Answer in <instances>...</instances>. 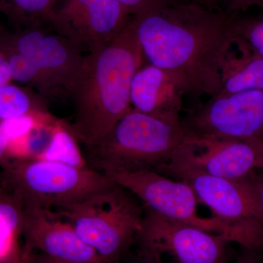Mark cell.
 I'll list each match as a JSON object with an SVG mask.
<instances>
[{
	"label": "cell",
	"instance_id": "obj_15",
	"mask_svg": "<svg viewBox=\"0 0 263 263\" xmlns=\"http://www.w3.org/2000/svg\"><path fill=\"white\" fill-rule=\"evenodd\" d=\"M220 76L219 95L263 90V57L238 35L224 57Z\"/></svg>",
	"mask_w": 263,
	"mask_h": 263
},
{
	"label": "cell",
	"instance_id": "obj_29",
	"mask_svg": "<svg viewBox=\"0 0 263 263\" xmlns=\"http://www.w3.org/2000/svg\"><path fill=\"white\" fill-rule=\"evenodd\" d=\"M31 254L32 253H29V252L24 251V255L21 258L7 263H32V259H31Z\"/></svg>",
	"mask_w": 263,
	"mask_h": 263
},
{
	"label": "cell",
	"instance_id": "obj_26",
	"mask_svg": "<svg viewBox=\"0 0 263 263\" xmlns=\"http://www.w3.org/2000/svg\"><path fill=\"white\" fill-rule=\"evenodd\" d=\"M259 254H260L245 250V254L238 257L233 263H263Z\"/></svg>",
	"mask_w": 263,
	"mask_h": 263
},
{
	"label": "cell",
	"instance_id": "obj_21",
	"mask_svg": "<svg viewBox=\"0 0 263 263\" xmlns=\"http://www.w3.org/2000/svg\"><path fill=\"white\" fill-rule=\"evenodd\" d=\"M263 209V170H254L241 179Z\"/></svg>",
	"mask_w": 263,
	"mask_h": 263
},
{
	"label": "cell",
	"instance_id": "obj_25",
	"mask_svg": "<svg viewBox=\"0 0 263 263\" xmlns=\"http://www.w3.org/2000/svg\"><path fill=\"white\" fill-rule=\"evenodd\" d=\"M8 136L0 126V167L10 160L8 154Z\"/></svg>",
	"mask_w": 263,
	"mask_h": 263
},
{
	"label": "cell",
	"instance_id": "obj_8",
	"mask_svg": "<svg viewBox=\"0 0 263 263\" xmlns=\"http://www.w3.org/2000/svg\"><path fill=\"white\" fill-rule=\"evenodd\" d=\"M143 210L137 236L138 250L154 254L164 263H231L232 242L224 235Z\"/></svg>",
	"mask_w": 263,
	"mask_h": 263
},
{
	"label": "cell",
	"instance_id": "obj_1",
	"mask_svg": "<svg viewBox=\"0 0 263 263\" xmlns=\"http://www.w3.org/2000/svg\"><path fill=\"white\" fill-rule=\"evenodd\" d=\"M238 15L195 0H164L132 24L144 60L181 76L197 100L220 93L221 65L238 36Z\"/></svg>",
	"mask_w": 263,
	"mask_h": 263
},
{
	"label": "cell",
	"instance_id": "obj_9",
	"mask_svg": "<svg viewBox=\"0 0 263 263\" xmlns=\"http://www.w3.org/2000/svg\"><path fill=\"white\" fill-rule=\"evenodd\" d=\"M263 170V142L200 138L188 139L175 152L160 174H199L230 180L243 179Z\"/></svg>",
	"mask_w": 263,
	"mask_h": 263
},
{
	"label": "cell",
	"instance_id": "obj_14",
	"mask_svg": "<svg viewBox=\"0 0 263 263\" xmlns=\"http://www.w3.org/2000/svg\"><path fill=\"white\" fill-rule=\"evenodd\" d=\"M184 96H189V88L181 76L150 64L142 66L132 81L133 108L168 122L181 121Z\"/></svg>",
	"mask_w": 263,
	"mask_h": 263
},
{
	"label": "cell",
	"instance_id": "obj_5",
	"mask_svg": "<svg viewBox=\"0 0 263 263\" xmlns=\"http://www.w3.org/2000/svg\"><path fill=\"white\" fill-rule=\"evenodd\" d=\"M106 263L128 257L143 222L139 199L114 182L79 201L53 209Z\"/></svg>",
	"mask_w": 263,
	"mask_h": 263
},
{
	"label": "cell",
	"instance_id": "obj_4",
	"mask_svg": "<svg viewBox=\"0 0 263 263\" xmlns=\"http://www.w3.org/2000/svg\"><path fill=\"white\" fill-rule=\"evenodd\" d=\"M181 121L171 122L133 108L103 139L84 148L86 165L108 175L156 171L188 139Z\"/></svg>",
	"mask_w": 263,
	"mask_h": 263
},
{
	"label": "cell",
	"instance_id": "obj_24",
	"mask_svg": "<svg viewBox=\"0 0 263 263\" xmlns=\"http://www.w3.org/2000/svg\"><path fill=\"white\" fill-rule=\"evenodd\" d=\"M127 263H164L162 259L154 254L142 252L137 249L136 254Z\"/></svg>",
	"mask_w": 263,
	"mask_h": 263
},
{
	"label": "cell",
	"instance_id": "obj_18",
	"mask_svg": "<svg viewBox=\"0 0 263 263\" xmlns=\"http://www.w3.org/2000/svg\"><path fill=\"white\" fill-rule=\"evenodd\" d=\"M32 90L12 84L0 87V121L46 112Z\"/></svg>",
	"mask_w": 263,
	"mask_h": 263
},
{
	"label": "cell",
	"instance_id": "obj_30",
	"mask_svg": "<svg viewBox=\"0 0 263 263\" xmlns=\"http://www.w3.org/2000/svg\"><path fill=\"white\" fill-rule=\"evenodd\" d=\"M3 33H4V30H3V27H2V24L0 23V38L3 36Z\"/></svg>",
	"mask_w": 263,
	"mask_h": 263
},
{
	"label": "cell",
	"instance_id": "obj_20",
	"mask_svg": "<svg viewBox=\"0 0 263 263\" xmlns=\"http://www.w3.org/2000/svg\"><path fill=\"white\" fill-rule=\"evenodd\" d=\"M131 16L143 14L160 5L164 0H117Z\"/></svg>",
	"mask_w": 263,
	"mask_h": 263
},
{
	"label": "cell",
	"instance_id": "obj_3",
	"mask_svg": "<svg viewBox=\"0 0 263 263\" xmlns=\"http://www.w3.org/2000/svg\"><path fill=\"white\" fill-rule=\"evenodd\" d=\"M0 52L9 64L13 81L26 85L45 103L70 100L86 56L48 27L4 32Z\"/></svg>",
	"mask_w": 263,
	"mask_h": 263
},
{
	"label": "cell",
	"instance_id": "obj_23",
	"mask_svg": "<svg viewBox=\"0 0 263 263\" xmlns=\"http://www.w3.org/2000/svg\"><path fill=\"white\" fill-rule=\"evenodd\" d=\"M13 81L9 64L4 55L0 52V87L12 84Z\"/></svg>",
	"mask_w": 263,
	"mask_h": 263
},
{
	"label": "cell",
	"instance_id": "obj_28",
	"mask_svg": "<svg viewBox=\"0 0 263 263\" xmlns=\"http://www.w3.org/2000/svg\"><path fill=\"white\" fill-rule=\"evenodd\" d=\"M195 1H197V3H201L202 5H208V6L223 9L222 5L224 0H195Z\"/></svg>",
	"mask_w": 263,
	"mask_h": 263
},
{
	"label": "cell",
	"instance_id": "obj_7",
	"mask_svg": "<svg viewBox=\"0 0 263 263\" xmlns=\"http://www.w3.org/2000/svg\"><path fill=\"white\" fill-rule=\"evenodd\" d=\"M174 178L187 183L197 201L209 207L214 217L228 227L233 243L249 252L262 253L263 209L241 179L199 174H183Z\"/></svg>",
	"mask_w": 263,
	"mask_h": 263
},
{
	"label": "cell",
	"instance_id": "obj_2",
	"mask_svg": "<svg viewBox=\"0 0 263 263\" xmlns=\"http://www.w3.org/2000/svg\"><path fill=\"white\" fill-rule=\"evenodd\" d=\"M143 60L132 18L110 42L86 53L69 100L73 119L67 127L84 148L103 139L133 108L131 83Z\"/></svg>",
	"mask_w": 263,
	"mask_h": 263
},
{
	"label": "cell",
	"instance_id": "obj_17",
	"mask_svg": "<svg viewBox=\"0 0 263 263\" xmlns=\"http://www.w3.org/2000/svg\"><path fill=\"white\" fill-rule=\"evenodd\" d=\"M57 0H0L3 13L17 29L48 27Z\"/></svg>",
	"mask_w": 263,
	"mask_h": 263
},
{
	"label": "cell",
	"instance_id": "obj_11",
	"mask_svg": "<svg viewBox=\"0 0 263 263\" xmlns=\"http://www.w3.org/2000/svg\"><path fill=\"white\" fill-rule=\"evenodd\" d=\"M106 176L136 195L143 209L209 233L224 235L232 242L230 230L222 221L216 217L204 219L199 216L196 195L187 183L169 179L156 171L115 173Z\"/></svg>",
	"mask_w": 263,
	"mask_h": 263
},
{
	"label": "cell",
	"instance_id": "obj_22",
	"mask_svg": "<svg viewBox=\"0 0 263 263\" xmlns=\"http://www.w3.org/2000/svg\"><path fill=\"white\" fill-rule=\"evenodd\" d=\"M252 6H258L262 9L263 0H224L222 8L233 15H239L240 11H245Z\"/></svg>",
	"mask_w": 263,
	"mask_h": 263
},
{
	"label": "cell",
	"instance_id": "obj_27",
	"mask_svg": "<svg viewBox=\"0 0 263 263\" xmlns=\"http://www.w3.org/2000/svg\"><path fill=\"white\" fill-rule=\"evenodd\" d=\"M31 259H32V263H71L50 258V257L43 255L42 254H38L37 255H32L31 254Z\"/></svg>",
	"mask_w": 263,
	"mask_h": 263
},
{
	"label": "cell",
	"instance_id": "obj_10",
	"mask_svg": "<svg viewBox=\"0 0 263 263\" xmlns=\"http://www.w3.org/2000/svg\"><path fill=\"white\" fill-rule=\"evenodd\" d=\"M181 123L195 137L263 142V90L212 97L187 110Z\"/></svg>",
	"mask_w": 263,
	"mask_h": 263
},
{
	"label": "cell",
	"instance_id": "obj_12",
	"mask_svg": "<svg viewBox=\"0 0 263 263\" xmlns=\"http://www.w3.org/2000/svg\"><path fill=\"white\" fill-rule=\"evenodd\" d=\"M132 17L117 0H57L48 28L88 53L110 42Z\"/></svg>",
	"mask_w": 263,
	"mask_h": 263
},
{
	"label": "cell",
	"instance_id": "obj_19",
	"mask_svg": "<svg viewBox=\"0 0 263 263\" xmlns=\"http://www.w3.org/2000/svg\"><path fill=\"white\" fill-rule=\"evenodd\" d=\"M235 27L237 34L263 57V13L259 16L249 18L238 15L235 19Z\"/></svg>",
	"mask_w": 263,
	"mask_h": 263
},
{
	"label": "cell",
	"instance_id": "obj_6",
	"mask_svg": "<svg viewBox=\"0 0 263 263\" xmlns=\"http://www.w3.org/2000/svg\"><path fill=\"white\" fill-rule=\"evenodd\" d=\"M0 168V184L24 206L59 209L114 183L88 166L43 159H10Z\"/></svg>",
	"mask_w": 263,
	"mask_h": 263
},
{
	"label": "cell",
	"instance_id": "obj_13",
	"mask_svg": "<svg viewBox=\"0 0 263 263\" xmlns=\"http://www.w3.org/2000/svg\"><path fill=\"white\" fill-rule=\"evenodd\" d=\"M24 249L71 263H106L53 209L24 206Z\"/></svg>",
	"mask_w": 263,
	"mask_h": 263
},
{
	"label": "cell",
	"instance_id": "obj_16",
	"mask_svg": "<svg viewBox=\"0 0 263 263\" xmlns=\"http://www.w3.org/2000/svg\"><path fill=\"white\" fill-rule=\"evenodd\" d=\"M24 213L22 202L0 184V263L24 255L19 243L23 238Z\"/></svg>",
	"mask_w": 263,
	"mask_h": 263
}]
</instances>
